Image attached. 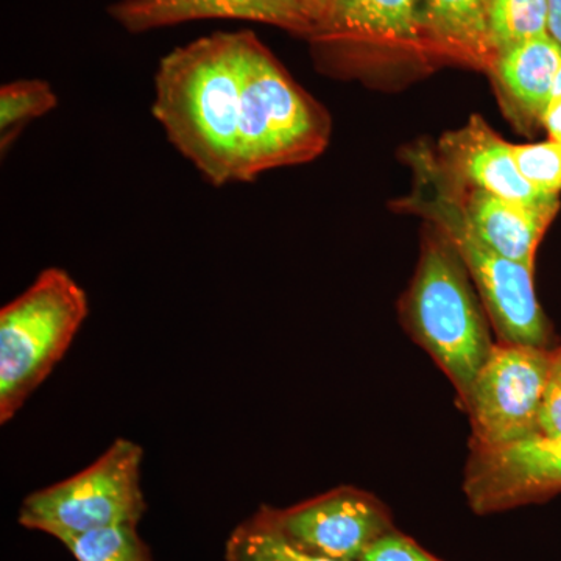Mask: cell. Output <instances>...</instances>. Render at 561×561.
Wrapping results in <instances>:
<instances>
[{
  "label": "cell",
  "instance_id": "obj_1",
  "mask_svg": "<svg viewBox=\"0 0 561 561\" xmlns=\"http://www.w3.org/2000/svg\"><path fill=\"white\" fill-rule=\"evenodd\" d=\"M151 114L210 186L236 183L241 117L239 32H217L161 58Z\"/></svg>",
  "mask_w": 561,
  "mask_h": 561
},
{
  "label": "cell",
  "instance_id": "obj_2",
  "mask_svg": "<svg viewBox=\"0 0 561 561\" xmlns=\"http://www.w3.org/2000/svg\"><path fill=\"white\" fill-rule=\"evenodd\" d=\"M413 187L397 208L423 217L451 241L470 273L500 342L549 348L551 324L535 294L534 268L491 250L472 231L456 184L443 171L432 147L419 144L405 151Z\"/></svg>",
  "mask_w": 561,
  "mask_h": 561
},
{
  "label": "cell",
  "instance_id": "obj_3",
  "mask_svg": "<svg viewBox=\"0 0 561 561\" xmlns=\"http://www.w3.org/2000/svg\"><path fill=\"white\" fill-rule=\"evenodd\" d=\"M476 291L451 241L427 224L416 271L401 300L402 323L448 376L460 404L494 346Z\"/></svg>",
  "mask_w": 561,
  "mask_h": 561
},
{
  "label": "cell",
  "instance_id": "obj_4",
  "mask_svg": "<svg viewBox=\"0 0 561 561\" xmlns=\"http://www.w3.org/2000/svg\"><path fill=\"white\" fill-rule=\"evenodd\" d=\"M241 117L236 183L306 164L330 146V113L297 83L253 32H239Z\"/></svg>",
  "mask_w": 561,
  "mask_h": 561
},
{
  "label": "cell",
  "instance_id": "obj_5",
  "mask_svg": "<svg viewBox=\"0 0 561 561\" xmlns=\"http://www.w3.org/2000/svg\"><path fill=\"white\" fill-rule=\"evenodd\" d=\"M90 313L65 268H44L0 309V424L5 426L68 353Z\"/></svg>",
  "mask_w": 561,
  "mask_h": 561
},
{
  "label": "cell",
  "instance_id": "obj_6",
  "mask_svg": "<svg viewBox=\"0 0 561 561\" xmlns=\"http://www.w3.org/2000/svg\"><path fill=\"white\" fill-rule=\"evenodd\" d=\"M144 448L116 438L84 470L33 491L18 523L55 540L114 526H138L147 512L142 489Z\"/></svg>",
  "mask_w": 561,
  "mask_h": 561
},
{
  "label": "cell",
  "instance_id": "obj_7",
  "mask_svg": "<svg viewBox=\"0 0 561 561\" xmlns=\"http://www.w3.org/2000/svg\"><path fill=\"white\" fill-rule=\"evenodd\" d=\"M552 350L497 341L461 402L471 448H497L537 437Z\"/></svg>",
  "mask_w": 561,
  "mask_h": 561
},
{
  "label": "cell",
  "instance_id": "obj_8",
  "mask_svg": "<svg viewBox=\"0 0 561 561\" xmlns=\"http://www.w3.org/2000/svg\"><path fill=\"white\" fill-rule=\"evenodd\" d=\"M295 548L341 561H360L376 541L397 529L378 497L354 486H339L287 508L256 511Z\"/></svg>",
  "mask_w": 561,
  "mask_h": 561
},
{
  "label": "cell",
  "instance_id": "obj_9",
  "mask_svg": "<svg viewBox=\"0 0 561 561\" xmlns=\"http://www.w3.org/2000/svg\"><path fill=\"white\" fill-rule=\"evenodd\" d=\"M420 0H332L309 36L321 69L359 73L381 50L427 58L421 39Z\"/></svg>",
  "mask_w": 561,
  "mask_h": 561
},
{
  "label": "cell",
  "instance_id": "obj_10",
  "mask_svg": "<svg viewBox=\"0 0 561 561\" xmlns=\"http://www.w3.org/2000/svg\"><path fill=\"white\" fill-rule=\"evenodd\" d=\"M463 493L476 515L551 500L561 493V437H537L471 448Z\"/></svg>",
  "mask_w": 561,
  "mask_h": 561
},
{
  "label": "cell",
  "instance_id": "obj_11",
  "mask_svg": "<svg viewBox=\"0 0 561 561\" xmlns=\"http://www.w3.org/2000/svg\"><path fill=\"white\" fill-rule=\"evenodd\" d=\"M108 14L133 35L209 20L257 22L306 39L316 28L302 0H119Z\"/></svg>",
  "mask_w": 561,
  "mask_h": 561
},
{
  "label": "cell",
  "instance_id": "obj_12",
  "mask_svg": "<svg viewBox=\"0 0 561 561\" xmlns=\"http://www.w3.org/2000/svg\"><path fill=\"white\" fill-rule=\"evenodd\" d=\"M434 150L443 171L467 190H481L519 203L551 198L524 180L513 158L512 144L478 114L459 130L443 135Z\"/></svg>",
  "mask_w": 561,
  "mask_h": 561
},
{
  "label": "cell",
  "instance_id": "obj_13",
  "mask_svg": "<svg viewBox=\"0 0 561 561\" xmlns=\"http://www.w3.org/2000/svg\"><path fill=\"white\" fill-rule=\"evenodd\" d=\"M561 46L551 35L538 36L501 51L489 70L505 116L518 130L534 133L556 91Z\"/></svg>",
  "mask_w": 561,
  "mask_h": 561
},
{
  "label": "cell",
  "instance_id": "obj_14",
  "mask_svg": "<svg viewBox=\"0 0 561 561\" xmlns=\"http://www.w3.org/2000/svg\"><path fill=\"white\" fill-rule=\"evenodd\" d=\"M454 184L476 236L501 256L534 268L538 247L559 214L560 197L519 203Z\"/></svg>",
  "mask_w": 561,
  "mask_h": 561
},
{
  "label": "cell",
  "instance_id": "obj_15",
  "mask_svg": "<svg viewBox=\"0 0 561 561\" xmlns=\"http://www.w3.org/2000/svg\"><path fill=\"white\" fill-rule=\"evenodd\" d=\"M489 5L490 0H420V33L427 58L489 73L494 61Z\"/></svg>",
  "mask_w": 561,
  "mask_h": 561
},
{
  "label": "cell",
  "instance_id": "obj_16",
  "mask_svg": "<svg viewBox=\"0 0 561 561\" xmlns=\"http://www.w3.org/2000/svg\"><path fill=\"white\" fill-rule=\"evenodd\" d=\"M58 98L47 81L16 80L0 88V149L7 151L33 121L57 108Z\"/></svg>",
  "mask_w": 561,
  "mask_h": 561
},
{
  "label": "cell",
  "instance_id": "obj_17",
  "mask_svg": "<svg viewBox=\"0 0 561 561\" xmlns=\"http://www.w3.org/2000/svg\"><path fill=\"white\" fill-rule=\"evenodd\" d=\"M489 35L494 58L548 33V0H490Z\"/></svg>",
  "mask_w": 561,
  "mask_h": 561
},
{
  "label": "cell",
  "instance_id": "obj_18",
  "mask_svg": "<svg viewBox=\"0 0 561 561\" xmlns=\"http://www.w3.org/2000/svg\"><path fill=\"white\" fill-rule=\"evenodd\" d=\"M225 561H341L313 556L290 545L256 512L239 524L225 542Z\"/></svg>",
  "mask_w": 561,
  "mask_h": 561
},
{
  "label": "cell",
  "instance_id": "obj_19",
  "mask_svg": "<svg viewBox=\"0 0 561 561\" xmlns=\"http://www.w3.org/2000/svg\"><path fill=\"white\" fill-rule=\"evenodd\" d=\"M61 545L77 561H153L138 526H114L70 535Z\"/></svg>",
  "mask_w": 561,
  "mask_h": 561
},
{
  "label": "cell",
  "instance_id": "obj_20",
  "mask_svg": "<svg viewBox=\"0 0 561 561\" xmlns=\"http://www.w3.org/2000/svg\"><path fill=\"white\" fill-rule=\"evenodd\" d=\"M512 153L524 180L549 197L561 195V144L548 139L534 144H512Z\"/></svg>",
  "mask_w": 561,
  "mask_h": 561
},
{
  "label": "cell",
  "instance_id": "obj_21",
  "mask_svg": "<svg viewBox=\"0 0 561 561\" xmlns=\"http://www.w3.org/2000/svg\"><path fill=\"white\" fill-rule=\"evenodd\" d=\"M538 434L561 437V346L552 350L551 370L542 393Z\"/></svg>",
  "mask_w": 561,
  "mask_h": 561
},
{
  "label": "cell",
  "instance_id": "obj_22",
  "mask_svg": "<svg viewBox=\"0 0 561 561\" xmlns=\"http://www.w3.org/2000/svg\"><path fill=\"white\" fill-rule=\"evenodd\" d=\"M360 561H442L400 530H391L368 549Z\"/></svg>",
  "mask_w": 561,
  "mask_h": 561
},
{
  "label": "cell",
  "instance_id": "obj_23",
  "mask_svg": "<svg viewBox=\"0 0 561 561\" xmlns=\"http://www.w3.org/2000/svg\"><path fill=\"white\" fill-rule=\"evenodd\" d=\"M542 128L548 133L549 139L561 144V95L552 99L542 117Z\"/></svg>",
  "mask_w": 561,
  "mask_h": 561
},
{
  "label": "cell",
  "instance_id": "obj_24",
  "mask_svg": "<svg viewBox=\"0 0 561 561\" xmlns=\"http://www.w3.org/2000/svg\"><path fill=\"white\" fill-rule=\"evenodd\" d=\"M548 33L561 46V0H548Z\"/></svg>",
  "mask_w": 561,
  "mask_h": 561
},
{
  "label": "cell",
  "instance_id": "obj_25",
  "mask_svg": "<svg viewBox=\"0 0 561 561\" xmlns=\"http://www.w3.org/2000/svg\"><path fill=\"white\" fill-rule=\"evenodd\" d=\"M302 3H305L306 9H308L309 14H311L313 22L317 24V22L323 20L324 14L330 10L332 0H302Z\"/></svg>",
  "mask_w": 561,
  "mask_h": 561
},
{
  "label": "cell",
  "instance_id": "obj_26",
  "mask_svg": "<svg viewBox=\"0 0 561 561\" xmlns=\"http://www.w3.org/2000/svg\"><path fill=\"white\" fill-rule=\"evenodd\" d=\"M557 95H561V68L559 77H557L556 91H553V98H557Z\"/></svg>",
  "mask_w": 561,
  "mask_h": 561
}]
</instances>
